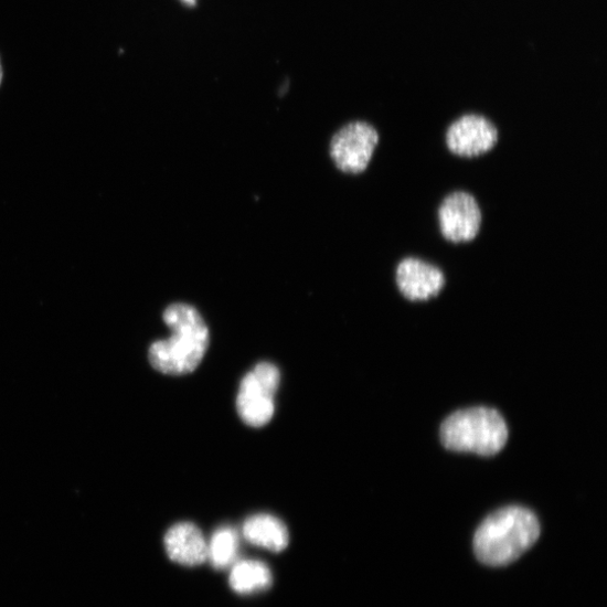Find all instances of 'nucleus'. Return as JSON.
I'll return each mask as SVG.
<instances>
[{
  "instance_id": "8",
  "label": "nucleus",
  "mask_w": 607,
  "mask_h": 607,
  "mask_svg": "<svg viewBox=\"0 0 607 607\" xmlns=\"http://www.w3.org/2000/svg\"><path fill=\"white\" fill-rule=\"evenodd\" d=\"M395 284L401 295L409 301H427L446 288L444 270L416 257L402 259L395 269Z\"/></svg>"
},
{
  "instance_id": "12",
  "label": "nucleus",
  "mask_w": 607,
  "mask_h": 607,
  "mask_svg": "<svg viewBox=\"0 0 607 607\" xmlns=\"http://www.w3.org/2000/svg\"><path fill=\"white\" fill-rule=\"evenodd\" d=\"M238 553V536L232 528H221L209 544V558L215 568L222 569L232 565Z\"/></svg>"
},
{
  "instance_id": "5",
  "label": "nucleus",
  "mask_w": 607,
  "mask_h": 607,
  "mask_svg": "<svg viewBox=\"0 0 607 607\" xmlns=\"http://www.w3.org/2000/svg\"><path fill=\"white\" fill-rule=\"evenodd\" d=\"M379 143L380 134L372 125L354 120L333 136L330 156L340 171L359 174L368 170Z\"/></svg>"
},
{
  "instance_id": "13",
  "label": "nucleus",
  "mask_w": 607,
  "mask_h": 607,
  "mask_svg": "<svg viewBox=\"0 0 607 607\" xmlns=\"http://www.w3.org/2000/svg\"><path fill=\"white\" fill-rule=\"evenodd\" d=\"M3 79H4V70H3L2 58H0V85H2Z\"/></svg>"
},
{
  "instance_id": "7",
  "label": "nucleus",
  "mask_w": 607,
  "mask_h": 607,
  "mask_svg": "<svg viewBox=\"0 0 607 607\" xmlns=\"http://www.w3.org/2000/svg\"><path fill=\"white\" fill-rule=\"evenodd\" d=\"M439 231L455 245L472 242L481 230L482 213L477 199L466 191L449 193L438 207Z\"/></svg>"
},
{
  "instance_id": "11",
  "label": "nucleus",
  "mask_w": 607,
  "mask_h": 607,
  "mask_svg": "<svg viewBox=\"0 0 607 607\" xmlns=\"http://www.w3.org/2000/svg\"><path fill=\"white\" fill-rule=\"evenodd\" d=\"M271 573L267 565L257 561L237 563L230 576L231 587L239 594H251L271 585Z\"/></svg>"
},
{
  "instance_id": "10",
  "label": "nucleus",
  "mask_w": 607,
  "mask_h": 607,
  "mask_svg": "<svg viewBox=\"0 0 607 607\" xmlns=\"http://www.w3.org/2000/svg\"><path fill=\"white\" fill-rule=\"evenodd\" d=\"M242 531L248 542L274 553L285 551L289 542L284 522L270 514L251 517L243 524Z\"/></svg>"
},
{
  "instance_id": "3",
  "label": "nucleus",
  "mask_w": 607,
  "mask_h": 607,
  "mask_svg": "<svg viewBox=\"0 0 607 607\" xmlns=\"http://www.w3.org/2000/svg\"><path fill=\"white\" fill-rule=\"evenodd\" d=\"M443 445L452 451L494 456L507 445L508 425L490 407H471L451 414L441 425Z\"/></svg>"
},
{
  "instance_id": "1",
  "label": "nucleus",
  "mask_w": 607,
  "mask_h": 607,
  "mask_svg": "<svg viewBox=\"0 0 607 607\" xmlns=\"http://www.w3.org/2000/svg\"><path fill=\"white\" fill-rule=\"evenodd\" d=\"M163 321L171 336L151 344V366L170 376L193 373L205 356L211 340L202 315L190 303L173 302L164 310Z\"/></svg>"
},
{
  "instance_id": "6",
  "label": "nucleus",
  "mask_w": 607,
  "mask_h": 607,
  "mask_svg": "<svg viewBox=\"0 0 607 607\" xmlns=\"http://www.w3.org/2000/svg\"><path fill=\"white\" fill-rule=\"evenodd\" d=\"M499 140L498 127L491 119L478 114H466L459 117L446 132L448 151L465 159H473L491 152Z\"/></svg>"
},
{
  "instance_id": "4",
  "label": "nucleus",
  "mask_w": 607,
  "mask_h": 607,
  "mask_svg": "<svg viewBox=\"0 0 607 607\" xmlns=\"http://www.w3.org/2000/svg\"><path fill=\"white\" fill-rule=\"evenodd\" d=\"M280 372L270 362H260L239 384L236 397L238 416L249 427L262 428L275 414V394Z\"/></svg>"
},
{
  "instance_id": "14",
  "label": "nucleus",
  "mask_w": 607,
  "mask_h": 607,
  "mask_svg": "<svg viewBox=\"0 0 607 607\" xmlns=\"http://www.w3.org/2000/svg\"><path fill=\"white\" fill-rule=\"evenodd\" d=\"M182 3H185L187 6L193 7L195 6L196 0H181Z\"/></svg>"
},
{
  "instance_id": "9",
  "label": "nucleus",
  "mask_w": 607,
  "mask_h": 607,
  "mask_svg": "<svg viewBox=\"0 0 607 607\" xmlns=\"http://www.w3.org/2000/svg\"><path fill=\"white\" fill-rule=\"evenodd\" d=\"M166 551L171 561L184 566H199L209 560V543L193 523L181 522L170 528L164 536Z\"/></svg>"
},
{
  "instance_id": "2",
  "label": "nucleus",
  "mask_w": 607,
  "mask_h": 607,
  "mask_svg": "<svg viewBox=\"0 0 607 607\" xmlns=\"http://www.w3.org/2000/svg\"><path fill=\"white\" fill-rule=\"evenodd\" d=\"M539 536L540 524L531 511L521 507L504 508L477 529L475 555L486 566H508L532 549Z\"/></svg>"
}]
</instances>
